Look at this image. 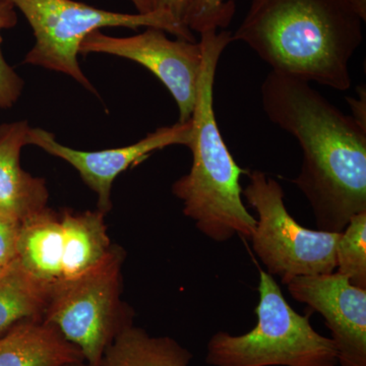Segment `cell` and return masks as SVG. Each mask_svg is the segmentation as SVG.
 <instances>
[{"label": "cell", "instance_id": "cell-1", "mask_svg": "<svg viewBox=\"0 0 366 366\" xmlns=\"http://www.w3.org/2000/svg\"><path fill=\"white\" fill-rule=\"evenodd\" d=\"M264 112L300 143L303 160L293 179L319 230L341 233L366 212V127L303 79L272 71L261 88Z\"/></svg>", "mask_w": 366, "mask_h": 366}, {"label": "cell", "instance_id": "cell-2", "mask_svg": "<svg viewBox=\"0 0 366 366\" xmlns=\"http://www.w3.org/2000/svg\"><path fill=\"white\" fill-rule=\"evenodd\" d=\"M363 23L347 0H252L232 39L273 71L344 92L352 85L349 64Z\"/></svg>", "mask_w": 366, "mask_h": 366}, {"label": "cell", "instance_id": "cell-3", "mask_svg": "<svg viewBox=\"0 0 366 366\" xmlns=\"http://www.w3.org/2000/svg\"><path fill=\"white\" fill-rule=\"evenodd\" d=\"M203 64L196 104L192 112V154L190 171L172 187L183 204V213L209 239L225 242L235 236L250 239L257 219L242 201L240 177L245 171L235 162L224 141L214 110L217 66L226 47L233 42L229 31L201 34Z\"/></svg>", "mask_w": 366, "mask_h": 366}, {"label": "cell", "instance_id": "cell-4", "mask_svg": "<svg viewBox=\"0 0 366 366\" xmlns=\"http://www.w3.org/2000/svg\"><path fill=\"white\" fill-rule=\"evenodd\" d=\"M257 322L242 335L217 332L207 345L209 366H337L331 338L317 333L310 315L289 305L274 277L259 269Z\"/></svg>", "mask_w": 366, "mask_h": 366}, {"label": "cell", "instance_id": "cell-5", "mask_svg": "<svg viewBox=\"0 0 366 366\" xmlns=\"http://www.w3.org/2000/svg\"><path fill=\"white\" fill-rule=\"evenodd\" d=\"M9 1L23 13L35 35L36 43L26 54V64L66 74L93 92V86L79 67L78 54L84 39L94 31L106 26H124L132 30L152 26L174 35L177 39L196 42L192 31L166 11L113 13L74 0Z\"/></svg>", "mask_w": 366, "mask_h": 366}, {"label": "cell", "instance_id": "cell-6", "mask_svg": "<svg viewBox=\"0 0 366 366\" xmlns=\"http://www.w3.org/2000/svg\"><path fill=\"white\" fill-rule=\"evenodd\" d=\"M242 196L257 213L252 249L271 276L287 285L296 277L334 273L340 233L300 225L286 209L280 183L261 170L249 173Z\"/></svg>", "mask_w": 366, "mask_h": 366}, {"label": "cell", "instance_id": "cell-7", "mask_svg": "<svg viewBox=\"0 0 366 366\" xmlns=\"http://www.w3.org/2000/svg\"><path fill=\"white\" fill-rule=\"evenodd\" d=\"M122 259L124 252L112 247L95 268L60 282L48 298L42 320L78 347L88 366H100L117 335L129 325L117 322Z\"/></svg>", "mask_w": 366, "mask_h": 366}, {"label": "cell", "instance_id": "cell-8", "mask_svg": "<svg viewBox=\"0 0 366 366\" xmlns=\"http://www.w3.org/2000/svg\"><path fill=\"white\" fill-rule=\"evenodd\" d=\"M165 31L147 28L127 38L94 31L84 39L79 53H106L136 61L164 84L177 101L179 122H189L196 104L197 85L203 64L201 42L170 40Z\"/></svg>", "mask_w": 366, "mask_h": 366}, {"label": "cell", "instance_id": "cell-9", "mask_svg": "<svg viewBox=\"0 0 366 366\" xmlns=\"http://www.w3.org/2000/svg\"><path fill=\"white\" fill-rule=\"evenodd\" d=\"M288 292L310 312H319L331 331L341 366H366V289L338 273L300 276Z\"/></svg>", "mask_w": 366, "mask_h": 366}, {"label": "cell", "instance_id": "cell-10", "mask_svg": "<svg viewBox=\"0 0 366 366\" xmlns=\"http://www.w3.org/2000/svg\"><path fill=\"white\" fill-rule=\"evenodd\" d=\"M192 124L177 122L171 127H160L141 141L122 148L86 152L74 150L59 144L54 134L42 129H30L28 144L39 147L50 155L66 161L79 171L86 184L98 196L99 211L107 213L112 209V183L115 178L134 164L143 162L153 152L173 144L189 146Z\"/></svg>", "mask_w": 366, "mask_h": 366}, {"label": "cell", "instance_id": "cell-11", "mask_svg": "<svg viewBox=\"0 0 366 366\" xmlns=\"http://www.w3.org/2000/svg\"><path fill=\"white\" fill-rule=\"evenodd\" d=\"M30 129L26 122L0 125V215L20 224L43 211L48 199L44 179L21 167Z\"/></svg>", "mask_w": 366, "mask_h": 366}, {"label": "cell", "instance_id": "cell-12", "mask_svg": "<svg viewBox=\"0 0 366 366\" xmlns=\"http://www.w3.org/2000/svg\"><path fill=\"white\" fill-rule=\"evenodd\" d=\"M85 362L78 347L43 320L19 322L0 336V366H64Z\"/></svg>", "mask_w": 366, "mask_h": 366}, {"label": "cell", "instance_id": "cell-13", "mask_svg": "<svg viewBox=\"0 0 366 366\" xmlns=\"http://www.w3.org/2000/svg\"><path fill=\"white\" fill-rule=\"evenodd\" d=\"M64 230L61 218L45 208L20 225L16 259L50 292L62 278Z\"/></svg>", "mask_w": 366, "mask_h": 366}, {"label": "cell", "instance_id": "cell-14", "mask_svg": "<svg viewBox=\"0 0 366 366\" xmlns=\"http://www.w3.org/2000/svg\"><path fill=\"white\" fill-rule=\"evenodd\" d=\"M61 218L64 230L61 282L72 280L95 268L107 257L109 237L102 212L71 213L64 211Z\"/></svg>", "mask_w": 366, "mask_h": 366}, {"label": "cell", "instance_id": "cell-15", "mask_svg": "<svg viewBox=\"0 0 366 366\" xmlns=\"http://www.w3.org/2000/svg\"><path fill=\"white\" fill-rule=\"evenodd\" d=\"M192 354L169 337H152L127 325L115 337L100 366H189Z\"/></svg>", "mask_w": 366, "mask_h": 366}, {"label": "cell", "instance_id": "cell-16", "mask_svg": "<svg viewBox=\"0 0 366 366\" xmlns=\"http://www.w3.org/2000/svg\"><path fill=\"white\" fill-rule=\"evenodd\" d=\"M49 295L18 259L7 264L0 273V336L24 320H42Z\"/></svg>", "mask_w": 366, "mask_h": 366}, {"label": "cell", "instance_id": "cell-17", "mask_svg": "<svg viewBox=\"0 0 366 366\" xmlns=\"http://www.w3.org/2000/svg\"><path fill=\"white\" fill-rule=\"evenodd\" d=\"M336 269L355 287L366 289V212L354 215L339 234Z\"/></svg>", "mask_w": 366, "mask_h": 366}, {"label": "cell", "instance_id": "cell-18", "mask_svg": "<svg viewBox=\"0 0 366 366\" xmlns=\"http://www.w3.org/2000/svg\"><path fill=\"white\" fill-rule=\"evenodd\" d=\"M234 0H192L184 24L192 32L225 29L235 14Z\"/></svg>", "mask_w": 366, "mask_h": 366}, {"label": "cell", "instance_id": "cell-19", "mask_svg": "<svg viewBox=\"0 0 366 366\" xmlns=\"http://www.w3.org/2000/svg\"><path fill=\"white\" fill-rule=\"evenodd\" d=\"M16 24L14 6L9 0H0V32L13 28ZM2 37L0 35V108L11 107L20 98L23 91V79L7 64L1 51Z\"/></svg>", "mask_w": 366, "mask_h": 366}, {"label": "cell", "instance_id": "cell-20", "mask_svg": "<svg viewBox=\"0 0 366 366\" xmlns=\"http://www.w3.org/2000/svg\"><path fill=\"white\" fill-rule=\"evenodd\" d=\"M21 224L0 215V266L6 267L16 259Z\"/></svg>", "mask_w": 366, "mask_h": 366}, {"label": "cell", "instance_id": "cell-21", "mask_svg": "<svg viewBox=\"0 0 366 366\" xmlns=\"http://www.w3.org/2000/svg\"><path fill=\"white\" fill-rule=\"evenodd\" d=\"M192 0H153L154 11H166L173 18L185 26L184 19L187 16Z\"/></svg>", "mask_w": 366, "mask_h": 366}, {"label": "cell", "instance_id": "cell-22", "mask_svg": "<svg viewBox=\"0 0 366 366\" xmlns=\"http://www.w3.org/2000/svg\"><path fill=\"white\" fill-rule=\"evenodd\" d=\"M358 99L347 98L349 105H350L351 110H352V115L351 117L355 118L358 122L363 127H366V95L365 88H358Z\"/></svg>", "mask_w": 366, "mask_h": 366}, {"label": "cell", "instance_id": "cell-23", "mask_svg": "<svg viewBox=\"0 0 366 366\" xmlns=\"http://www.w3.org/2000/svg\"><path fill=\"white\" fill-rule=\"evenodd\" d=\"M137 7L139 14H149L154 11L153 0H131Z\"/></svg>", "mask_w": 366, "mask_h": 366}, {"label": "cell", "instance_id": "cell-24", "mask_svg": "<svg viewBox=\"0 0 366 366\" xmlns=\"http://www.w3.org/2000/svg\"><path fill=\"white\" fill-rule=\"evenodd\" d=\"M353 7L354 11L357 13L358 16L362 19L363 21L366 20V0H347Z\"/></svg>", "mask_w": 366, "mask_h": 366}, {"label": "cell", "instance_id": "cell-25", "mask_svg": "<svg viewBox=\"0 0 366 366\" xmlns=\"http://www.w3.org/2000/svg\"><path fill=\"white\" fill-rule=\"evenodd\" d=\"M64 366H88L86 362L71 363V365H66Z\"/></svg>", "mask_w": 366, "mask_h": 366}, {"label": "cell", "instance_id": "cell-26", "mask_svg": "<svg viewBox=\"0 0 366 366\" xmlns=\"http://www.w3.org/2000/svg\"><path fill=\"white\" fill-rule=\"evenodd\" d=\"M4 268H6V267L0 266V273H1L2 269H4Z\"/></svg>", "mask_w": 366, "mask_h": 366}]
</instances>
